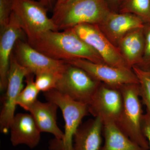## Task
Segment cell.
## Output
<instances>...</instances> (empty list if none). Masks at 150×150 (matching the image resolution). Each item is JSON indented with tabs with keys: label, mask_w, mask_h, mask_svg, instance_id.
<instances>
[{
	"label": "cell",
	"mask_w": 150,
	"mask_h": 150,
	"mask_svg": "<svg viewBox=\"0 0 150 150\" xmlns=\"http://www.w3.org/2000/svg\"><path fill=\"white\" fill-rule=\"evenodd\" d=\"M28 43L35 50L55 60L67 62L82 59L105 63L97 52L71 28L62 32L46 31Z\"/></svg>",
	"instance_id": "6da1fadb"
},
{
	"label": "cell",
	"mask_w": 150,
	"mask_h": 150,
	"mask_svg": "<svg viewBox=\"0 0 150 150\" xmlns=\"http://www.w3.org/2000/svg\"><path fill=\"white\" fill-rule=\"evenodd\" d=\"M105 0H75L53 11L52 19L58 30L78 25H99L111 11Z\"/></svg>",
	"instance_id": "7a4b0ae2"
},
{
	"label": "cell",
	"mask_w": 150,
	"mask_h": 150,
	"mask_svg": "<svg viewBox=\"0 0 150 150\" xmlns=\"http://www.w3.org/2000/svg\"><path fill=\"white\" fill-rule=\"evenodd\" d=\"M123 107L116 124L131 139L146 149L149 146L142 130L143 116L139 84H128L120 88Z\"/></svg>",
	"instance_id": "3957f363"
},
{
	"label": "cell",
	"mask_w": 150,
	"mask_h": 150,
	"mask_svg": "<svg viewBox=\"0 0 150 150\" xmlns=\"http://www.w3.org/2000/svg\"><path fill=\"white\" fill-rule=\"evenodd\" d=\"M47 101L56 103L62 111L65 122L64 137L51 142V150H72L73 139L82 120L89 113L87 104L75 101L55 89L44 93Z\"/></svg>",
	"instance_id": "277c9868"
},
{
	"label": "cell",
	"mask_w": 150,
	"mask_h": 150,
	"mask_svg": "<svg viewBox=\"0 0 150 150\" xmlns=\"http://www.w3.org/2000/svg\"><path fill=\"white\" fill-rule=\"evenodd\" d=\"M48 11L45 6L34 0L13 1V12L20 21L28 42L46 31H59L53 20L47 15Z\"/></svg>",
	"instance_id": "5b68a950"
},
{
	"label": "cell",
	"mask_w": 150,
	"mask_h": 150,
	"mask_svg": "<svg viewBox=\"0 0 150 150\" xmlns=\"http://www.w3.org/2000/svg\"><path fill=\"white\" fill-rule=\"evenodd\" d=\"M101 83L84 70L67 63L55 89L75 101L88 105Z\"/></svg>",
	"instance_id": "8992f818"
},
{
	"label": "cell",
	"mask_w": 150,
	"mask_h": 150,
	"mask_svg": "<svg viewBox=\"0 0 150 150\" xmlns=\"http://www.w3.org/2000/svg\"><path fill=\"white\" fill-rule=\"evenodd\" d=\"M71 29L96 51L105 64L112 67L132 70L118 48L110 42L98 25L84 23L78 25Z\"/></svg>",
	"instance_id": "52a82bcc"
},
{
	"label": "cell",
	"mask_w": 150,
	"mask_h": 150,
	"mask_svg": "<svg viewBox=\"0 0 150 150\" xmlns=\"http://www.w3.org/2000/svg\"><path fill=\"white\" fill-rule=\"evenodd\" d=\"M29 73L27 69L19 64L13 52L8 76V85L6 94L3 98V105L0 114V129L6 134L14 117L16 101L23 89V80Z\"/></svg>",
	"instance_id": "ba28073f"
},
{
	"label": "cell",
	"mask_w": 150,
	"mask_h": 150,
	"mask_svg": "<svg viewBox=\"0 0 150 150\" xmlns=\"http://www.w3.org/2000/svg\"><path fill=\"white\" fill-rule=\"evenodd\" d=\"M13 54L19 64L35 76L44 73L62 74L67 65L65 61L55 60L40 53L21 39L17 41Z\"/></svg>",
	"instance_id": "9c48e42d"
},
{
	"label": "cell",
	"mask_w": 150,
	"mask_h": 150,
	"mask_svg": "<svg viewBox=\"0 0 150 150\" xmlns=\"http://www.w3.org/2000/svg\"><path fill=\"white\" fill-rule=\"evenodd\" d=\"M89 113L101 118L103 123H116L123 107L120 89L101 83L87 105Z\"/></svg>",
	"instance_id": "30bf717a"
},
{
	"label": "cell",
	"mask_w": 150,
	"mask_h": 150,
	"mask_svg": "<svg viewBox=\"0 0 150 150\" xmlns=\"http://www.w3.org/2000/svg\"><path fill=\"white\" fill-rule=\"evenodd\" d=\"M81 68L97 80L113 87L120 88L128 84H139L133 70L112 67L105 63H96L78 59L66 62Z\"/></svg>",
	"instance_id": "8fae6325"
},
{
	"label": "cell",
	"mask_w": 150,
	"mask_h": 150,
	"mask_svg": "<svg viewBox=\"0 0 150 150\" xmlns=\"http://www.w3.org/2000/svg\"><path fill=\"white\" fill-rule=\"evenodd\" d=\"M0 32V90L4 91L7 87L11 56L16 43L26 36L19 20L13 12L8 24Z\"/></svg>",
	"instance_id": "7c38bea8"
},
{
	"label": "cell",
	"mask_w": 150,
	"mask_h": 150,
	"mask_svg": "<svg viewBox=\"0 0 150 150\" xmlns=\"http://www.w3.org/2000/svg\"><path fill=\"white\" fill-rule=\"evenodd\" d=\"M145 24L141 19L132 14L117 13L111 11L98 25L110 42L117 47L121 38L128 33L144 28Z\"/></svg>",
	"instance_id": "4fadbf2b"
},
{
	"label": "cell",
	"mask_w": 150,
	"mask_h": 150,
	"mask_svg": "<svg viewBox=\"0 0 150 150\" xmlns=\"http://www.w3.org/2000/svg\"><path fill=\"white\" fill-rule=\"evenodd\" d=\"M9 130L11 143L14 146L23 144L33 149L40 142L41 132L30 113L16 114Z\"/></svg>",
	"instance_id": "5bb4252c"
},
{
	"label": "cell",
	"mask_w": 150,
	"mask_h": 150,
	"mask_svg": "<svg viewBox=\"0 0 150 150\" xmlns=\"http://www.w3.org/2000/svg\"><path fill=\"white\" fill-rule=\"evenodd\" d=\"M59 108L58 105L54 102H42L38 100L28 111L41 133H50L54 135L55 139L62 141L64 134L57 125V112Z\"/></svg>",
	"instance_id": "9a60e30c"
},
{
	"label": "cell",
	"mask_w": 150,
	"mask_h": 150,
	"mask_svg": "<svg viewBox=\"0 0 150 150\" xmlns=\"http://www.w3.org/2000/svg\"><path fill=\"white\" fill-rule=\"evenodd\" d=\"M103 126L102 120L98 117L81 125L74 136L72 150H100Z\"/></svg>",
	"instance_id": "2e32d148"
},
{
	"label": "cell",
	"mask_w": 150,
	"mask_h": 150,
	"mask_svg": "<svg viewBox=\"0 0 150 150\" xmlns=\"http://www.w3.org/2000/svg\"><path fill=\"white\" fill-rule=\"evenodd\" d=\"M117 47L129 67H139L143 63L144 52V28L128 33L121 38Z\"/></svg>",
	"instance_id": "e0dca14e"
},
{
	"label": "cell",
	"mask_w": 150,
	"mask_h": 150,
	"mask_svg": "<svg viewBox=\"0 0 150 150\" xmlns=\"http://www.w3.org/2000/svg\"><path fill=\"white\" fill-rule=\"evenodd\" d=\"M104 143L100 150H148L131 139L114 122L103 123Z\"/></svg>",
	"instance_id": "ac0fdd59"
},
{
	"label": "cell",
	"mask_w": 150,
	"mask_h": 150,
	"mask_svg": "<svg viewBox=\"0 0 150 150\" xmlns=\"http://www.w3.org/2000/svg\"><path fill=\"white\" fill-rule=\"evenodd\" d=\"M120 13L136 16L145 24L150 23V0H119Z\"/></svg>",
	"instance_id": "d6986e66"
},
{
	"label": "cell",
	"mask_w": 150,
	"mask_h": 150,
	"mask_svg": "<svg viewBox=\"0 0 150 150\" xmlns=\"http://www.w3.org/2000/svg\"><path fill=\"white\" fill-rule=\"evenodd\" d=\"M34 74L29 73L25 76L26 86L19 95L17 105L28 111L33 105L38 100L37 96L40 91L35 85Z\"/></svg>",
	"instance_id": "ffe728a7"
},
{
	"label": "cell",
	"mask_w": 150,
	"mask_h": 150,
	"mask_svg": "<svg viewBox=\"0 0 150 150\" xmlns=\"http://www.w3.org/2000/svg\"><path fill=\"white\" fill-rule=\"evenodd\" d=\"M132 69L139 80L140 97L150 117V69H144L137 66L132 67Z\"/></svg>",
	"instance_id": "44dd1931"
},
{
	"label": "cell",
	"mask_w": 150,
	"mask_h": 150,
	"mask_svg": "<svg viewBox=\"0 0 150 150\" xmlns=\"http://www.w3.org/2000/svg\"><path fill=\"white\" fill-rule=\"evenodd\" d=\"M61 74L44 73L36 75L35 85L40 92L45 93L54 89Z\"/></svg>",
	"instance_id": "7402d4cb"
},
{
	"label": "cell",
	"mask_w": 150,
	"mask_h": 150,
	"mask_svg": "<svg viewBox=\"0 0 150 150\" xmlns=\"http://www.w3.org/2000/svg\"><path fill=\"white\" fill-rule=\"evenodd\" d=\"M13 0H0V31L8 24L13 12Z\"/></svg>",
	"instance_id": "603a6c76"
},
{
	"label": "cell",
	"mask_w": 150,
	"mask_h": 150,
	"mask_svg": "<svg viewBox=\"0 0 150 150\" xmlns=\"http://www.w3.org/2000/svg\"><path fill=\"white\" fill-rule=\"evenodd\" d=\"M145 35V49L143 63L140 68L144 69H150V23L145 24L144 27Z\"/></svg>",
	"instance_id": "cb8c5ba5"
},
{
	"label": "cell",
	"mask_w": 150,
	"mask_h": 150,
	"mask_svg": "<svg viewBox=\"0 0 150 150\" xmlns=\"http://www.w3.org/2000/svg\"><path fill=\"white\" fill-rule=\"evenodd\" d=\"M142 127L143 133L149 143L150 150V117L147 113L143 116Z\"/></svg>",
	"instance_id": "d4e9b609"
},
{
	"label": "cell",
	"mask_w": 150,
	"mask_h": 150,
	"mask_svg": "<svg viewBox=\"0 0 150 150\" xmlns=\"http://www.w3.org/2000/svg\"><path fill=\"white\" fill-rule=\"evenodd\" d=\"M34 1H37L38 2L41 3L48 10L52 9L53 10L56 2V0H34Z\"/></svg>",
	"instance_id": "484cf974"
},
{
	"label": "cell",
	"mask_w": 150,
	"mask_h": 150,
	"mask_svg": "<svg viewBox=\"0 0 150 150\" xmlns=\"http://www.w3.org/2000/svg\"><path fill=\"white\" fill-rule=\"evenodd\" d=\"M74 1L75 0H56V3H55L53 11L56 10L64 6L69 4Z\"/></svg>",
	"instance_id": "4316f807"
},
{
	"label": "cell",
	"mask_w": 150,
	"mask_h": 150,
	"mask_svg": "<svg viewBox=\"0 0 150 150\" xmlns=\"http://www.w3.org/2000/svg\"><path fill=\"white\" fill-rule=\"evenodd\" d=\"M108 5H111L114 7H118L119 0H105Z\"/></svg>",
	"instance_id": "83f0119b"
}]
</instances>
